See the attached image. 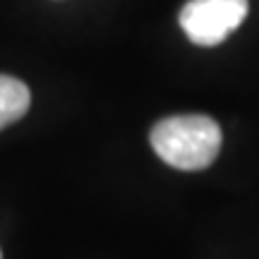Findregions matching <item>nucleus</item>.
I'll use <instances>...</instances> for the list:
<instances>
[{"label":"nucleus","instance_id":"obj_1","mask_svg":"<svg viewBox=\"0 0 259 259\" xmlns=\"http://www.w3.org/2000/svg\"><path fill=\"white\" fill-rule=\"evenodd\" d=\"M221 127L209 115H170L151 127L156 156L178 170H202L221 151Z\"/></svg>","mask_w":259,"mask_h":259},{"label":"nucleus","instance_id":"obj_2","mask_svg":"<svg viewBox=\"0 0 259 259\" xmlns=\"http://www.w3.org/2000/svg\"><path fill=\"white\" fill-rule=\"evenodd\" d=\"M247 0H190L180 10V27L197 46H219L247 17Z\"/></svg>","mask_w":259,"mask_h":259},{"label":"nucleus","instance_id":"obj_3","mask_svg":"<svg viewBox=\"0 0 259 259\" xmlns=\"http://www.w3.org/2000/svg\"><path fill=\"white\" fill-rule=\"evenodd\" d=\"M31 106V94L17 77L0 74V130L17 122Z\"/></svg>","mask_w":259,"mask_h":259},{"label":"nucleus","instance_id":"obj_4","mask_svg":"<svg viewBox=\"0 0 259 259\" xmlns=\"http://www.w3.org/2000/svg\"><path fill=\"white\" fill-rule=\"evenodd\" d=\"M0 259H3V254H0Z\"/></svg>","mask_w":259,"mask_h":259}]
</instances>
